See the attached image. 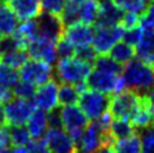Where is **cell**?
<instances>
[{"label": "cell", "instance_id": "6da1fadb", "mask_svg": "<svg viewBox=\"0 0 154 153\" xmlns=\"http://www.w3.org/2000/svg\"><path fill=\"white\" fill-rule=\"evenodd\" d=\"M122 80L125 88L137 93L154 89V67L141 63L140 60H131L122 69Z\"/></svg>", "mask_w": 154, "mask_h": 153}, {"label": "cell", "instance_id": "7a4b0ae2", "mask_svg": "<svg viewBox=\"0 0 154 153\" xmlns=\"http://www.w3.org/2000/svg\"><path fill=\"white\" fill-rule=\"evenodd\" d=\"M92 65L83 61L76 56L60 59L56 64L57 78L68 84H80L84 83L88 75L92 72Z\"/></svg>", "mask_w": 154, "mask_h": 153}, {"label": "cell", "instance_id": "3957f363", "mask_svg": "<svg viewBox=\"0 0 154 153\" xmlns=\"http://www.w3.org/2000/svg\"><path fill=\"white\" fill-rule=\"evenodd\" d=\"M141 102V93L131 89H124L111 98L108 112L112 115L113 119H124L130 121L140 108Z\"/></svg>", "mask_w": 154, "mask_h": 153}, {"label": "cell", "instance_id": "277c9868", "mask_svg": "<svg viewBox=\"0 0 154 153\" xmlns=\"http://www.w3.org/2000/svg\"><path fill=\"white\" fill-rule=\"evenodd\" d=\"M111 98L112 97L109 95H104L93 89H85L80 93L78 102L80 110L84 112L87 119L94 121L96 119L108 111Z\"/></svg>", "mask_w": 154, "mask_h": 153}, {"label": "cell", "instance_id": "5b68a950", "mask_svg": "<svg viewBox=\"0 0 154 153\" xmlns=\"http://www.w3.org/2000/svg\"><path fill=\"white\" fill-rule=\"evenodd\" d=\"M85 84L88 88L109 96L125 89V84L121 75L107 73L96 68L92 69V72L88 75V78L85 79Z\"/></svg>", "mask_w": 154, "mask_h": 153}, {"label": "cell", "instance_id": "8992f818", "mask_svg": "<svg viewBox=\"0 0 154 153\" xmlns=\"http://www.w3.org/2000/svg\"><path fill=\"white\" fill-rule=\"evenodd\" d=\"M35 102L24 98H12L9 102L4 103V124L10 126L24 125L31 115L36 110Z\"/></svg>", "mask_w": 154, "mask_h": 153}, {"label": "cell", "instance_id": "52a82bcc", "mask_svg": "<svg viewBox=\"0 0 154 153\" xmlns=\"http://www.w3.org/2000/svg\"><path fill=\"white\" fill-rule=\"evenodd\" d=\"M124 28L120 24L107 27H94L92 47L97 55H108L112 47L124 36Z\"/></svg>", "mask_w": 154, "mask_h": 153}, {"label": "cell", "instance_id": "ba28073f", "mask_svg": "<svg viewBox=\"0 0 154 153\" xmlns=\"http://www.w3.org/2000/svg\"><path fill=\"white\" fill-rule=\"evenodd\" d=\"M60 119H61L63 128L66 130L70 138L74 140V143L80 138L82 133L88 125V119L84 112L80 110V107L71 105L64 106L61 110H59Z\"/></svg>", "mask_w": 154, "mask_h": 153}, {"label": "cell", "instance_id": "9c48e42d", "mask_svg": "<svg viewBox=\"0 0 154 153\" xmlns=\"http://www.w3.org/2000/svg\"><path fill=\"white\" fill-rule=\"evenodd\" d=\"M52 67L40 60H27L26 64L19 69V79L37 86H42L52 79Z\"/></svg>", "mask_w": 154, "mask_h": 153}, {"label": "cell", "instance_id": "30bf717a", "mask_svg": "<svg viewBox=\"0 0 154 153\" xmlns=\"http://www.w3.org/2000/svg\"><path fill=\"white\" fill-rule=\"evenodd\" d=\"M37 27H38V35L42 37H46L54 42H57L60 38L64 36L65 24L60 15L41 13L38 17Z\"/></svg>", "mask_w": 154, "mask_h": 153}, {"label": "cell", "instance_id": "8fae6325", "mask_svg": "<svg viewBox=\"0 0 154 153\" xmlns=\"http://www.w3.org/2000/svg\"><path fill=\"white\" fill-rule=\"evenodd\" d=\"M45 142L51 153H76L74 140L63 128H48Z\"/></svg>", "mask_w": 154, "mask_h": 153}, {"label": "cell", "instance_id": "7c38bea8", "mask_svg": "<svg viewBox=\"0 0 154 153\" xmlns=\"http://www.w3.org/2000/svg\"><path fill=\"white\" fill-rule=\"evenodd\" d=\"M59 86L54 79L48 80L47 83L40 86L36 89L35 93V105L42 111L50 112L56 110V107L59 105Z\"/></svg>", "mask_w": 154, "mask_h": 153}, {"label": "cell", "instance_id": "4fadbf2b", "mask_svg": "<svg viewBox=\"0 0 154 153\" xmlns=\"http://www.w3.org/2000/svg\"><path fill=\"white\" fill-rule=\"evenodd\" d=\"M55 46H56V42L38 35L33 41L29 42L28 47H27V52H28V56H31L32 59L45 61L51 65L57 56Z\"/></svg>", "mask_w": 154, "mask_h": 153}, {"label": "cell", "instance_id": "5bb4252c", "mask_svg": "<svg viewBox=\"0 0 154 153\" xmlns=\"http://www.w3.org/2000/svg\"><path fill=\"white\" fill-rule=\"evenodd\" d=\"M64 37L75 47V50L89 47L92 46L93 37H94V28L93 26H87L78 22L65 28Z\"/></svg>", "mask_w": 154, "mask_h": 153}, {"label": "cell", "instance_id": "9a60e30c", "mask_svg": "<svg viewBox=\"0 0 154 153\" xmlns=\"http://www.w3.org/2000/svg\"><path fill=\"white\" fill-rule=\"evenodd\" d=\"M108 132V130H107ZM104 132L97 126L94 121L88 124L84 132L82 133L80 138L75 142L76 153H94L102 148V135Z\"/></svg>", "mask_w": 154, "mask_h": 153}, {"label": "cell", "instance_id": "2e32d148", "mask_svg": "<svg viewBox=\"0 0 154 153\" xmlns=\"http://www.w3.org/2000/svg\"><path fill=\"white\" fill-rule=\"evenodd\" d=\"M124 12L112 0H100L98 2V15L96 27H107L120 24Z\"/></svg>", "mask_w": 154, "mask_h": 153}, {"label": "cell", "instance_id": "e0dca14e", "mask_svg": "<svg viewBox=\"0 0 154 153\" xmlns=\"http://www.w3.org/2000/svg\"><path fill=\"white\" fill-rule=\"evenodd\" d=\"M10 8L20 20H31L38 18L42 13L41 0H12Z\"/></svg>", "mask_w": 154, "mask_h": 153}, {"label": "cell", "instance_id": "ac0fdd59", "mask_svg": "<svg viewBox=\"0 0 154 153\" xmlns=\"http://www.w3.org/2000/svg\"><path fill=\"white\" fill-rule=\"evenodd\" d=\"M135 47V55L137 56V60L154 67V30H143V36Z\"/></svg>", "mask_w": 154, "mask_h": 153}, {"label": "cell", "instance_id": "d6986e66", "mask_svg": "<svg viewBox=\"0 0 154 153\" xmlns=\"http://www.w3.org/2000/svg\"><path fill=\"white\" fill-rule=\"evenodd\" d=\"M18 27V18L10 5L7 3L0 4V35L7 37L12 36Z\"/></svg>", "mask_w": 154, "mask_h": 153}, {"label": "cell", "instance_id": "ffe728a7", "mask_svg": "<svg viewBox=\"0 0 154 153\" xmlns=\"http://www.w3.org/2000/svg\"><path fill=\"white\" fill-rule=\"evenodd\" d=\"M47 126V114L40 108H36L27 121V129H28L31 138L41 139V136L46 133Z\"/></svg>", "mask_w": 154, "mask_h": 153}, {"label": "cell", "instance_id": "44dd1931", "mask_svg": "<svg viewBox=\"0 0 154 153\" xmlns=\"http://www.w3.org/2000/svg\"><path fill=\"white\" fill-rule=\"evenodd\" d=\"M28 59V52L24 48H14L12 51L0 54V63L13 69H20Z\"/></svg>", "mask_w": 154, "mask_h": 153}, {"label": "cell", "instance_id": "7402d4cb", "mask_svg": "<svg viewBox=\"0 0 154 153\" xmlns=\"http://www.w3.org/2000/svg\"><path fill=\"white\" fill-rule=\"evenodd\" d=\"M109 58H112L115 61L119 63L120 65L128 64L129 61L134 59L135 56V47L128 45L126 42H117L116 45L112 47V50L109 51Z\"/></svg>", "mask_w": 154, "mask_h": 153}, {"label": "cell", "instance_id": "603a6c76", "mask_svg": "<svg viewBox=\"0 0 154 153\" xmlns=\"http://www.w3.org/2000/svg\"><path fill=\"white\" fill-rule=\"evenodd\" d=\"M109 132H111L112 136L116 140L125 139L129 136L134 135L136 133V129L129 120L124 119H112L111 126H109Z\"/></svg>", "mask_w": 154, "mask_h": 153}, {"label": "cell", "instance_id": "cb8c5ba5", "mask_svg": "<svg viewBox=\"0 0 154 153\" xmlns=\"http://www.w3.org/2000/svg\"><path fill=\"white\" fill-rule=\"evenodd\" d=\"M83 0H66L64 4L63 12L60 14L65 27L79 22V12Z\"/></svg>", "mask_w": 154, "mask_h": 153}, {"label": "cell", "instance_id": "d4e9b609", "mask_svg": "<svg viewBox=\"0 0 154 153\" xmlns=\"http://www.w3.org/2000/svg\"><path fill=\"white\" fill-rule=\"evenodd\" d=\"M98 15V0H83L79 12V22L87 26L96 24Z\"/></svg>", "mask_w": 154, "mask_h": 153}, {"label": "cell", "instance_id": "484cf974", "mask_svg": "<svg viewBox=\"0 0 154 153\" xmlns=\"http://www.w3.org/2000/svg\"><path fill=\"white\" fill-rule=\"evenodd\" d=\"M57 96H59V103H61L63 106H71L79 101L80 91L78 86L75 84L63 83L59 87Z\"/></svg>", "mask_w": 154, "mask_h": 153}, {"label": "cell", "instance_id": "4316f807", "mask_svg": "<svg viewBox=\"0 0 154 153\" xmlns=\"http://www.w3.org/2000/svg\"><path fill=\"white\" fill-rule=\"evenodd\" d=\"M7 132L10 144H13L14 147H24L32 139L28 133V129L23 126V125H19V126H10V125H8Z\"/></svg>", "mask_w": 154, "mask_h": 153}, {"label": "cell", "instance_id": "83f0119b", "mask_svg": "<svg viewBox=\"0 0 154 153\" xmlns=\"http://www.w3.org/2000/svg\"><path fill=\"white\" fill-rule=\"evenodd\" d=\"M115 153H140L141 152V142L140 136L136 133L134 135L125 139H120L115 142Z\"/></svg>", "mask_w": 154, "mask_h": 153}, {"label": "cell", "instance_id": "f1b7e54d", "mask_svg": "<svg viewBox=\"0 0 154 153\" xmlns=\"http://www.w3.org/2000/svg\"><path fill=\"white\" fill-rule=\"evenodd\" d=\"M93 67H94L96 69H100V70H103V72L112 73V74H116V75L122 74V69H124L122 65L116 63L108 55H98Z\"/></svg>", "mask_w": 154, "mask_h": 153}, {"label": "cell", "instance_id": "f546056e", "mask_svg": "<svg viewBox=\"0 0 154 153\" xmlns=\"http://www.w3.org/2000/svg\"><path fill=\"white\" fill-rule=\"evenodd\" d=\"M112 2L117 5V7L125 12L129 13H135L137 15H141L146 9L148 4L150 0H112Z\"/></svg>", "mask_w": 154, "mask_h": 153}, {"label": "cell", "instance_id": "4dcf8cb0", "mask_svg": "<svg viewBox=\"0 0 154 153\" xmlns=\"http://www.w3.org/2000/svg\"><path fill=\"white\" fill-rule=\"evenodd\" d=\"M19 82V72L0 63V87H13Z\"/></svg>", "mask_w": 154, "mask_h": 153}, {"label": "cell", "instance_id": "1f68e13d", "mask_svg": "<svg viewBox=\"0 0 154 153\" xmlns=\"http://www.w3.org/2000/svg\"><path fill=\"white\" fill-rule=\"evenodd\" d=\"M36 89H37V87L35 84L29 83V82H24V80L18 82L13 87L14 96H17L19 98H24V100H32L35 97Z\"/></svg>", "mask_w": 154, "mask_h": 153}, {"label": "cell", "instance_id": "d6a6232c", "mask_svg": "<svg viewBox=\"0 0 154 153\" xmlns=\"http://www.w3.org/2000/svg\"><path fill=\"white\" fill-rule=\"evenodd\" d=\"M141 130L143 134L140 136V142H141L140 153H154V124Z\"/></svg>", "mask_w": 154, "mask_h": 153}, {"label": "cell", "instance_id": "836d02e7", "mask_svg": "<svg viewBox=\"0 0 154 153\" xmlns=\"http://www.w3.org/2000/svg\"><path fill=\"white\" fill-rule=\"evenodd\" d=\"M55 48H56V55L60 59L75 56V51H76L75 47L71 45V43L64 36L56 42V46H55Z\"/></svg>", "mask_w": 154, "mask_h": 153}, {"label": "cell", "instance_id": "e575fe53", "mask_svg": "<svg viewBox=\"0 0 154 153\" xmlns=\"http://www.w3.org/2000/svg\"><path fill=\"white\" fill-rule=\"evenodd\" d=\"M140 26L144 31L154 30V0H150L144 13L140 15Z\"/></svg>", "mask_w": 154, "mask_h": 153}, {"label": "cell", "instance_id": "d590c367", "mask_svg": "<svg viewBox=\"0 0 154 153\" xmlns=\"http://www.w3.org/2000/svg\"><path fill=\"white\" fill-rule=\"evenodd\" d=\"M65 2H66V0H41L42 12L48 13V14L60 15L63 12Z\"/></svg>", "mask_w": 154, "mask_h": 153}, {"label": "cell", "instance_id": "8d00e7d4", "mask_svg": "<svg viewBox=\"0 0 154 153\" xmlns=\"http://www.w3.org/2000/svg\"><path fill=\"white\" fill-rule=\"evenodd\" d=\"M141 36H143V30L139 26V27H134V28H130V30H125L122 40H124V42L128 43V45L135 47L137 45V42L140 41Z\"/></svg>", "mask_w": 154, "mask_h": 153}, {"label": "cell", "instance_id": "74e56055", "mask_svg": "<svg viewBox=\"0 0 154 153\" xmlns=\"http://www.w3.org/2000/svg\"><path fill=\"white\" fill-rule=\"evenodd\" d=\"M120 26L122 27L124 30H130V28H134V27H139L140 26V15H137L135 13L126 12L122 15Z\"/></svg>", "mask_w": 154, "mask_h": 153}, {"label": "cell", "instance_id": "f35d334b", "mask_svg": "<svg viewBox=\"0 0 154 153\" xmlns=\"http://www.w3.org/2000/svg\"><path fill=\"white\" fill-rule=\"evenodd\" d=\"M27 149H28V153H51L46 142L40 139H33L32 142H29L27 144Z\"/></svg>", "mask_w": 154, "mask_h": 153}, {"label": "cell", "instance_id": "ab89813d", "mask_svg": "<svg viewBox=\"0 0 154 153\" xmlns=\"http://www.w3.org/2000/svg\"><path fill=\"white\" fill-rule=\"evenodd\" d=\"M10 145L9 136L7 132V126L4 124H0V153H4L5 151H8Z\"/></svg>", "mask_w": 154, "mask_h": 153}, {"label": "cell", "instance_id": "60d3db41", "mask_svg": "<svg viewBox=\"0 0 154 153\" xmlns=\"http://www.w3.org/2000/svg\"><path fill=\"white\" fill-rule=\"evenodd\" d=\"M47 125L50 128H61V119H60V114L57 110L50 111L47 115Z\"/></svg>", "mask_w": 154, "mask_h": 153}, {"label": "cell", "instance_id": "b9f144b4", "mask_svg": "<svg viewBox=\"0 0 154 153\" xmlns=\"http://www.w3.org/2000/svg\"><path fill=\"white\" fill-rule=\"evenodd\" d=\"M12 98H14V92L12 88H9V87H0V102L3 105L9 102Z\"/></svg>", "mask_w": 154, "mask_h": 153}, {"label": "cell", "instance_id": "7bdbcfd3", "mask_svg": "<svg viewBox=\"0 0 154 153\" xmlns=\"http://www.w3.org/2000/svg\"><path fill=\"white\" fill-rule=\"evenodd\" d=\"M145 96V100H146V105H148V108H149V111L152 114V116L154 119V89H150L145 92V93H143Z\"/></svg>", "mask_w": 154, "mask_h": 153}, {"label": "cell", "instance_id": "ee69618b", "mask_svg": "<svg viewBox=\"0 0 154 153\" xmlns=\"http://www.w3.org/2000/svg\"><path fill=\"white\" fill-rule=\"evenodd\" d=\"M10 153H28L27 147H14L12 151H9Z\"/></svg>", "mask_w": 154, "mask_h": 153}, {"label": "cell", "instance_id": "f6af8a7d", "mask_svg": "<svg viewBox=\"0 0 154 153\" xmlns=\"http://www.w3.org/2000/svg\"><path fill=\"white\" fill-rule=\"evenodd\" d=\"M94 153H115V151L112 149V147H103V148L96 151Z\"/></svg>", "mask_w": 154, "mask_h": 153}, {"label": "cell", "instance_id": "bcb514c9", "mask_svg": "<svg viewBox=\"0 0 154 153\" xmlns=\"http://www.w3.org/2000/svg\"><path fill=\"white\" fill-rule=\"evenodd\" d=\"M0 124H4V105L2 102H0Z\"/></svg>", "mask_w": 154, "mask_h": 153}, {"label": "cell", "instance_id": "7dc6e473", "mask_svg": "<svg viewBox=\"0 0 154 153\" xmlns=\"http://www.w3.org/2000/svg\"><path fill=\"white\" fill-rule=\"evenodd\" d=\"M9 2H12V0H0V4H2V3H9Z\"/></svg>", "mask_w": 154, "mask_h": 153}, {"label": "cell", "instance_id": "c3c4849f", "mask_svg": "<svg viewBox=\"0 0 154 153\" xmlns=\"http://www.w3.org/2000/svg\"><path fill=\"white\" fill-rule=\"evenodd\" d=\"M4 153H10V152H9V149H8V151H5V152H4Z\"/></svg>", "mask_w": 154, "mask_h": 153}, {"label": "cell", "instance_id": "681fc988", "mask_svg": "<svg viewBox=\"0 0 154 153\" xmlns=\"http://www.w3.org/2000/svg\"><path fill=\"white\" fill-rule=\"evenodd\" d=\"M0 41H2V35H0Z\"/></svg>", "mask_w": 154, "mask_h": 153}]
</instances>
